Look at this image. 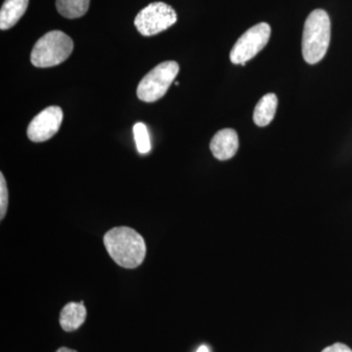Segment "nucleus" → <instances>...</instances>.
Listing matches in <instances>:
<instances>
[{
  "label": "nucleus",
  "mask_w": 352,
  "mask_h": 352,
  "mask_svg": "<svg viewBox=\"0 0 352 352\" xmlns=\"http://www.w3.org/2000/svg\"><path fill=\"white\" fill-rule=\"evenodd\" d=\"M104 245L118 265L133 270L144 261L145 240L131 227L120 226L111 229L104 235Z\"/></svg>",
  "instance_id": "f257e3e1"
},
{
  "label": "nucleus",
  "mask_w": 352,
  "mask_h": 352,
  "mask_svg": "<svg viewBox=\"0 0 352 352\" xmlns=\"http://www.w3.org/2000/svg\"><path fill=\"white\" fill-rule=\"evenodd\" d=\"M331 41V21L328 13L316 9L308 15L303 28L302 50L305 62L319 63L327 53Z\"/></svg>",
  "instance_id": "f03ea898"
},
{
  "label": "nucleus",
  "mask_w": 352,
  "mask_h": 352,
  "mask_svg": "<svg viewBox=\"0 0 352 352\" xmlns=\"http://www.w3.org/2000/svg\"><path fill=\"white\" fill-rule=\"evenodd\" d=\"M74 50L73 39L61 31L44 34L34 44L31 62L38 68H50L63 63Z\"/></svg>",
  "instance_id": "7ed1b4c3"
},
{
  "label": "nucleus",
  "mask_w": 352,
  "mask_h": 352,
  "mask_svg": "<svg viewBox=\"0 0 352 352\" xmlns=\"http://www.w3.org/2000/svg\"><path fill=\"white\" fill-rule=\"evenodd\" d=\"M178 73L179 65L175 61H166L157 65L139 82L136 90L138 98L148 103L163 98Z\"/></svg>",
  "instance_id": "20e7f679"
},
{
  "label": "nucleus",
  "mask_w": 352,
  "mask_h": 352,
  "mask_svg": "<svg viewBox=\"0 0 352 352\" xmlns=\"http://www.w3.org/2000/svg\"><path fill=\"white\" fill-rule=\"evenodd\" d=\"M176 22L177 14L173 7L164 2H154L138 14L134 25L142 36H152L166 31Z\"/></svg>",
  "instance_id": "39448f33"
},
{
  "label": "nucleus",
  "mask_w": 352,
  "mask_h": 352,
  "mask_svg": "<svg viewBox=\"0 0 352 352\" xmlns=\"http://www.w3.org/2000/svg\"><path fill=\"white\" fill-rule=\"evenodd\" d=\"M270 36L271 28L267 23H259L248 30L234 44L230 52L231 62L245 66L265 47Z\"/></svg>",
  "instance_id": "423d86ee"
},
{
  "label": "nucleus",
  "mask_w": 352,
  "mask_h": 352,
  "mask_svg": "<svg viewBox=\"0 0 352 352\" xmlns=\"http://www.w3.org/2000/svg\"><path fill=\"white\" fill-rule=\"evenodd\" d=\"M63 122V111L57 106L44 109L28 126V138L32 142H44L57 133Z\"/></svg>",
  "instance_id": "0eeeda50"
},
{
  "label": "nucleus",
  "mask_w": 352,
  "mask_h": 352,
  "mask_svg": "<svg viewBox=\"0 0 352 352\" xmlns=\"http://www.w3.org/2000/svg\"><path fill=\"white\" fill-rule=\"evenodd\" d=\"M210 151L215 159L227 161L232 159L239 149V138L236 131L221 129L215 133L210 144Z\"/></svg>",
  "instance_id": "6e6552de"
},
{
  "label": "nucleus",
  "mask_w": 352,
  "mask_h": 352,
  "mask_svg": "<svg viewBox=\"0 0 352 352\" xmlns=\"http://www.w3.org/2000/svg\"><path fill=\"white\" fill-rule=\"evenodd\" d=\"M87 318V308L83 302H69L60 314V325L66 332L78 330Z\"/></svg>",
  "instance_id": "1a4fd4ad"
},
{
  "label": "nucleus",
  "mask_w": 352,
  "mask_h": 352,
  "mask_svg": "<svg viewBox=\"0 0 352 352\" xmlns=\"http://www.w3.org/2000/svg\"><path fill=\"white\" fill-rule=\"evenodd\" d=\"M30 0H6L0 10V29H11L23 17Z\"/></svg>",
  "instance_id": "9d476101"
},
{
  "label": "nucleus",
  "mask_w": 352,
  "mask_h": 352,
  "mask_svg": "<svg viewBox=\"0 0 352 352\" xmlns=\"http://www.w3.org/2000/svg\"><path fill=\"white\" fill-rule=\"evenodd\" d=\"M278 98L274 94L264 95L263 98L256 104L254 111V122L258 126H268L276 113Z\"/></svg>",
  "instance_id": "9b49d317"
},
{
  "label": "nucleus",
  "mask_w": 352,
  "mask_h": 352,
  "mask_svg": "<svg viewBox=\"0 0 352 352\" xmlns=\"http://www.w3.org/2000/svg\"><path fill=\"white\" fill-rule=\"evenodd\" d=\"M90 0H56L58 12L68 19H76L85 15Z\"/></svg>",
  "instance_id": "f8f14e48"
},
{
  "label": "nucleus",
  "mask_w": 352,
  "mask_h": 352,
  "mask_svg": "<svg viewBox=\"0 0 352 352\" xmlns=\"http://www.w3.org/2000/svg\"><path fill=\"white\" fill-rule=\"evenodd\" d=\"M134 139L136 147L140 154H148L151 151V141H150L149 131L143 122H138L133 126Z\"/></svg>",
  "instance_id": "ddd939ff"
},
{
  "label": "nucleus",
  "mask_w": 352,
  "mask_h": 352,
  "mask_svg": "<svg viewBox=\"0 0 352 352\" xmlns=\"http://www.w3.org/2000/svg\"><path fill=\"white\" fill-rule=\"evenodd\" d=\"M8 208V189L3 173H0V219H3Z\"/></svg>",
  "instance_id": "4468645a"
},
{
  "label": "nucleus",
  "mask_w": 352,
  "mask_h": 352,
  "mask_svg": "<svg viewBox=\"0 0 352 352\" xmlns=\"http://www.w3.org/2000/svg\"><path fill=\"white\" fill-rule=\"evenodd\" d=\"M322 352H352V351L349 346H346V344L337 342V344H333L332 346L326 347Z\"/></svg>",
  "instance_id": "2eb2a0df"
},
{
  "label": "nucleus",
  "mask_w": 352,
  "mask_h": 352,
  "mask_svg": "<svg viewBox=\"0 0 352 352\" xmlns=\"http://www.w3.org/2000/svg\"><path fill=\"white\" fill-rule=\"evenodd\" d=\"M56 352H78L76 351H74V349H69L68 347H61V349H58Z\"/></svg>",
  "instance_id": "dca6fc26"
},
{
  "label": "nucleus",
  "mask_w": 352,
  "mask_h": 352,
  "mask_svg": "<svg viewBox=\"0 0 352 352\" xmlns=\"http://www.w3.org/2000/svg\"><path fill=\"white\" fill-rule=\"evenodd\" d=\"M197 352H210V349H208V346H201L199 347L198 351Z\"/></svg>",
  "instance_id": "f3484780"
}]
</instances>
